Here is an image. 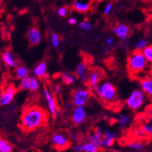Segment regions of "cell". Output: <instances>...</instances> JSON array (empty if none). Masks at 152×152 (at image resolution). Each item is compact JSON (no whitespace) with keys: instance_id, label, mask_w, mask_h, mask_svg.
Segmentation results:
<instances>
[{"instance_id":"6da1fadb","label":"cell","mask_w":152,"mask_h":152,"mask_svg":"<svg viewBox=\"0 0 152 152\" xmlns=\"http://www.w3.org/2000/svg\"><path fill=\"white\" fill-rule=\"evenodd\" d=\"M48 121V113L42 107L28 106L23 110L21 116V127L26 132H30L45 126Z\"/></svg>"},{"instance_id":"7a4b0ae2","label":"cell","mask_w":152,"mask_h":152,"mask_svg":"<svg viewBox=\"0 0 152 152\" xmlns=\"http://www.w3.org/2000/svg\"><path fill=\"white\" fill-rule=\"evenodd\" d=\"M148 61L141 50H135L131 52L127 58V68L132 75L144 72L148 66Z\"/></svg>"},{"instance_id":"3957f363","label":"cell","mask_w":152,"mask_h":152,"mask_svg":"<svg viewBox=\"0 0 152 152\" xmlns=\"http://www.w3.org/2000/svg\"><path fill=\"white\" fill-rule=\"evenodd\" d=\"M93 90L97 96L107 103H113L117 98V91L116 87L110 81H103L100 82Z\"/></svg>"},{"instance_id":"277c9868","label":"cell","mask_w":152,"mask_h":152,"mask_svg":"<svg viewBox=\"0 0 152 152\" xmlns=\"http://www.w3.org/2000/svg\"><path fill=\"white\" fill-rule=\"evenodd\" d=\"M146 95L141 89H134L126 99V106L129 110L137 111L146 102Z\"/></svg>"},{"instance_id":"5b68a950","label":"cell","mask_w":152,"mask_h":152,"mask_svg":"<svg viewBox=\"0 0 152 152\" xmlns=\"http://www.w3.org/2000/svg\"><path fill=\"white\" fill-rule=\"evenodd\" d=\"M90 91L87 88H78L73 91L72 102L74 106H85L90 98Z\"/></svg>"},{"instance_id":"8992f818","label":"cell","mask_w":152,"mask_h":152,"mask_svg":"<svg viewBox=\"0 0 152 152\" xmlns=\"http://www.w3.org/2000/svg\"><path fill=\"white\" fill-rule=\"evenodd\" d=\"M40 88V82L35 76H27L20 80V88L21 90L36 92Z\"/></svg>"},{"instance_id":"52a82bcc","label":"cell","mask_w":152,"mask_h":152,"mask_svg":"<svg viewBox=\"0 0 152 152\" xmlns=\"http://www.w3.org/2000/svg\"><path fill=\"white\" fill-rule=\"evenodd\" d=\"M44 96L50 115L55 117V116H58V105H57L56 100L53 96L52 92L50 91V89L47 86H44Z\"/></svg>"},{"instance_id":"ba28073f","label":"cell","mask_w":152,"mask_h":152,"mask_svg":"<svg viewBox=\"0 0 152 152\" xmlns=\"http://www.w3.org/2000/svg\"><path fill=\"white\" fill-rule=\"evenodd\" d=\"M72 121L75 125H80L87 118V111L85 106H75L72 112Z\"/></svg>"},{"instance_id":"9c48e42d","label":"cell","mask_w":152,"mask_h":152,"mask_svg":"<svg viewBox=\"0 0 152 152\" xmlns=\"http://www.w3.org/2000/svg\"><path fill=\"white\" fill-rule=\"evenodd\" d=\"M16 93V88L13 86H9L1 92L0 95V105L7 106L12 102Z\"/></svg>"},{"instance_id":"30bf717a","label":"cell","mask_w":152,"mask_h":152,"mask_svg":"<svg viewBox=\"0 0 152 152\" xmlns=\"http://www.w3.org/2000/svg\"><path fill=\"white\" fill-rule=\"evenodd\" d=\"M51 140H52L54 146L58 150H64L70 145V142H69L68 137L61 133L54 134L52 136Z\"/></svg>"},{"instance_id":"8fae6325","label":"cell","mask_w":152,"mask_h":152,"mask_svg":"<svg viewBox=\"0 0 152 152\" xmlns=\"http://www.w3.org/2000/svg\"><path fill=\"white\" fill-rule=\"evenodd\" d=\"M26 37L29 44L31 46H37L42 40V34L36 26H32L29 29L26 34Z\"/></svg>"},{"instance_id":"7c38bea8","label":"cell","mask_w":152,"mask_h":152,"mask_svg":"<svg viewBox=\"0 0 152 152\" xmlns=\"http://www.w3.org/2000/svg\"><path fill=\"white\" fill-rule=\"evenodd\" d=\"M88 66L87 63L84 61L80 62L79 64L76 66L75 68V75L77 78L84 84L88 83Z\"/></svg>"},{"instance_id":"4fadbf2b","label":"cell","mask_w":152,"mask_h":152,"mask_svg":"<svg viewBox=\"0 0 152 152\" xmlns=\"http://www.w3.org/2000/svg\"><path fill=\"white\" fill-rule=\"evenodd\" d=\"M130 32V27L125 23L117 24L113 29V33L114 34V35H116L121 40H127Z\"/></svg>"},{"instance_id":"5bb4252c","label":"cell","mask_w":152,"mask_h":152,"mask_svg":"<svg viewBox=\"0 0 152 152\" xmlns=\"http://www.w3.org/2000/svg\"><path fill=\"white\" fill-rule=\"evenodd\" d=\"M102 129L99 126L96 127L93 132L88 136V141L93 143L96 146L99 148H102V142H103V133H102Z\"/></svg>"},{"instance_id":"9a60e30c","label":"cell","mask_w":152,"mask_h":152,"mask_svg":"<svg viewBox=\"0 0 152 152\" xmlns=\"http://www.w3.org/2000/svg\"><path fill=\"white\" fill-rule=\"evenodd\" d=\"M101 78H102V72L99 69H92L89 71V73H88L87 84L92 89H94L100 83Z\"/></svg>"},{"instance_id":"2e32d148","label":"cell","mask_w":152,"mask_h":152,"mask_svg":"<svg viewBox=\"0 0 152 152\" xmlns=\"http://www.w3.org/2000/svg\"><path fill=\"white\" fill-rule=\"evenodd\" d=\"M140 89L144 92L151 101H152V76L144 77L140 81Z\"/></svg>"},{"instance_id":"e0dca14e","label":"cell","mask_w":152,"mask_h":152,"mask_svg":"<svg viewBox=\"0 0 152 152\" xmlns=\"http://www.w3.org/2000/svg\"><path fill=\"white\" fill-rule=\"evenodd\" d=\"M48 73V64L46 61H40L33 69V75L37 78H44Z\"/></svg>"},{"instance_id":"ac0fdd59","label":"cell","mask_w":152,"mask_h":152,"mask_svg":"<svg viewBox=\"0 0 152 152\" xmlns=\"http://www.w3.org/2000/svg\"><path fill=\"white\" fill-rule=\"evenodd\" d=\"M90 8V2L87 0H75L73 3V9L75 11L80 13H86Z\"/></svg>"},{"instance_id":"d6986e66","label":"cell","mask_w":152,"mask_h":152,"mask_svg":"<svg viewBox=\"0 0 152 152\" xmlns=\"http://www.w3.org/2000/svg\"><path fill=\"white\" fill-rule=\"evenodd\" d=\"M2 61L6 66L10 68H16L17 66V61L14 55L10 50H5L2 54Z\"/></svg>"},{"instance_id":"ffe728a7","label":"cell","mask_w":152,"mask_h":152,"mask_svg":"<svg viewBox=\"0 0 152 152\" xmlns=\"http://www.w3.org/2000/svg\"><path fill=\"white\" fill-rule=\"evenodd\" d=\"M116 120L118 122L120 128L124 130V129L127 128L130 126L132 119H131V116L129 114L125 113H120L118 114Z\"/></svg>"},{"instance_id":"44dd1931","label":"cell","mask_w":152,"mask_h":152,"mask_svg":"<svg viewBox=\"0 0 152 152\" xmlns=\"http://www.w3.org/2000/svg\"><path fill=\"white\" fill-rule=\"evenodd\" d=\"M14 74L17 79L21 80L23 78H26V77L29 76V69L26 68V66L23 65V64L17 65V66L15 68Z\"/></svg>"},{"instance_id":"7402d4cb","label":"cell","mask_w":152,"mask_h":152,"mask_svg":"<svg viewBox=\"0 0 152 152\" xmlns=\"http://www.w3.org/2000/svg\"><path fill=\"white\" fill-rule=\"evenodd\" d=\"M76 77L75 75L68 73V72H64L61 75V79L62 82H64V84L67 86H71V85L74 84L76 81Z\"/></svg>"},{"instance_id":"603a6c76","label":"cell","mask_w":152,"mask_h":152,"mask_svg":"<svg viewBox=\"0 0 152 152\" xmlns=\"http://www.w3.org/2000/svg\"><path fill=\"white\" fill-rule=\"evenodd\" d=\"M128 148L135 151H142L145 148V144L141 140H132L127 144Z\"/></svg>"},{"instance_id":"cb8c5ba5","label":"cell","mask_w":152,"mask_h":152,"mask_svg":"<svg viewBox=\"0 0 152 152\" xmlns=\"http://www.w3.org/2000/svg\"><path fill=\"white\" fill-rule=\"evenodd\" d=\"M100 148L93 143L88 141L82 144V151L83 152H99Z\"/></svg>"},{"instance_id":"d4e9b609","label":"cell","mask_w":152,"mask_h":152,"mask_svg":"<svg viewBox=\"0 0 152 152\" xmlns=\"http://www.w3.org/2000/svg\"><path fill=\"white\" fill-rule=\"evenodd\" d=\"M50 44H51V45H52V47L54 49H58V48L60 47L61 38L60 36H59L58 34H56V33H53V34H50Z\"/></svg>"},{"instance_id":"484cf974","label":"cell","mask_w":152,"mask_h":152,"mask_svg":"<svg viewBox=\"0 0 152 152\" xmlns=\"http://www.w3.org/2000/svg\"><path fill=\"white\" fill-rule=\"evenodd\" d=\"M141 51L148 63L152 64V45H147Z\"/></svg>"},{"instance_id":"4316f807","label":"cell","mask_w":152,"mask_h":152,"mask_svg":"<svg viewBox=\"0 0 152 152\" xmlns=\"http://www.w3.org/2000/svg\"><path fill=\"white\" fill-rule=\"evenodd\" d=\"M0 152H12L11 144L2 138H0Z\"/></svg>"},{"instance_id":"83f0119b","label":"cell","mask_w":152,"mask_h":152,"mask_svg":"<svg viewBox=\"0 0 152 152\" xmlns=\"http://www.w3.org/2000/svg\"><path fill=\"white\" fill-rule=\"evenodd\" d=\"M78 27L81 30H83L85 31H90L92 30V25L88 20H83L78 23Z\"/></svg>"},{"instance_id":"f1b7e54d","label":"cell","mask_w":152,"mask_h":152,"mask_svg":"<svg viewBox=\"0 0 152 152\" xmlns=\"http://www.w3.org/2000/svg\"><path fill=\"white\" fill-rule=\"evenodd\" d=\"M102 133H103V137L106 138V139L116 140V136H117V134L116 132L111 131V130H107V129H105V130H102Z\"/></svg>"},{"instance_id":"f546056e","label":"cell","mask_w":152,"mask_h":152,"mask_svg":"<svg viewBox=\"0 0 152 152\" xmlns=\"http://www.w3.org/2000/svg\"><path fill=\"white\" fill-rule=\"evenodd\" d=\"M147 45H148V40L146 39H144V38H141L135 44V50H142Z\"/></svg>"},{"instance_id":"4dcf8cb0","label":"cell","mask_w":152,"mask_h":152,"mask_svg":"<svg viewBox=\"0 0 152 152\" xmlns=\"http://www.w3.org/2000/svg\"><path fill=\"white\" fill-rule=\"evenodd\" d=\"M114 38L113 37H109L106 38V48H104V52L107 53L109 52V50L112 48L113 44H114Z\"/></svg>"},{"instance_id":"1f68e13d","label":"cell","mask_w":152,"mask_h":152,"mask_svg":"<svg viewBox=\"0 0 152 152\" xmlns=\"http://www.w3.org/2000/svg\"><path fill=\"white\" fill-rule=\"evenodd\" d=\"M68 9L66 7H64V6H61L58 10V15L60 17H65L68 15Z\"/></svg>"},{"instance_id":"d6a6232c","label":"cell","mask_w":152,"mask_h":152,"mask_svg":"<svg viewBox=\"0 0 152 152\" xmlns=\"http://www.w3.org/2000/svg\"><path fill=\"white\" fill-rule=\"evenodd\" d=\"M134 135L137 137H139V138H142L146 136L147 134H145L144 130H143L142 127L141 128H137L134 130Z\"/></svg>"},{"instance_id":"836d02e7","label":"cell","mask_w":152,"mask_h":152,"mask_svg":"<svg viewBox=\"0 0 152 152\" xmlns=\"http://www.w3.org/2000/svg\"><path fill=\"white\" fill-rule=\"evenodd\" d=\"M60 86H58V84H56V83L52 84V86H51V92H52L53 93H54V94H59V93H60Z\"/></svg>"},{"instance_id":"e575fe53","label":"cell","mask_w":152,"mask_h":152,"mask_svg":"<svg viewBox=\"0 0 152 152\" xmlns=\"http://www.w3.org/2000/svg\"><path fill=\"white\" fill-rule=\"evenodd\" d=\"M113 10V4L112 3H108V4H106V6H105L104 10H103V13L104 15H108L110 14L111 11Z\"/></svg>"},{"instance_id":"d590c367","label":"cell","mask_w":152,"mask_h":152,"mask_svg":"<svg viewBox=\"0 0 152 152\" xmlns=\"http://www.w3.org/2000/svg\"><path fill=\"white\" fill-rule=\"evenodd\" d=\"M68 23L71 24V25H75L77 23V19L75 18V17H70L68 19Z\"/></svg>"},{"instance_id":"8d00e7d4","label":"cell","mask_w":152,"mask_h":152,"mask_svg":"<svg viewBox=\"0 0 152 152\" xmlns=\"http://www.w3.org/2000/svg\"><path fill=\"white\" fill-rule=\"evenodd\" d=\"M74 151H82V144H76L74 147Z\"/></svg>"},{"instance_id":"74e56055","label":"cell","mask_w":152,"mask_h":152,"mask_svg":"<svg viewBox=\"0 0 152 152\" xmlns=\"http://www.w3.org/2000/svg\"><path fill=\"white\" fill-rule=\"evenodd\" d=\"M70 136H71V138H72V140H77L78 139V135L76 134H75V133H72V134H70Z\"/></svg>"},{"instance_id":"f35d334b","label":"cell","mask_w":152,"mask_h":152,"mask_svg":"<svg viewBox=\"0 0 152 152\" xmlns=\"http://www.w3.org/2000/svg\"><path fill=\"white\" fill-rule=\"evenodd\" d=\"M148 115H149V116H152V105L151 106H150V107H149V108H148Z\"/></svg>"},{"instance_id":"ab89813d","label":"cell","mask_w":152,"mask_h":152,"mask_svg":"<svg viewBox=\"0 0 152 152\" xmlns=\"http://www.w3.org/2000/svg\"><path fill=\"white\" fill-rule=\"evenodd\" d=\"M74 152H83V151H75Z\"/></svg>"},{"instance_id":"60d3db41","label":"cell","mask_w":152,"mask_h":152,"mask_svg":"<svg viewBox=\"0 0 152 152\" xmlns=\"http://www.w3.org/2000/svg\"><path fill=\"white\" fill-rule=\"evenodd\" d=\"M87 1H88V2H92L93 0H87Z\"/></svg>"}]
</instances>
